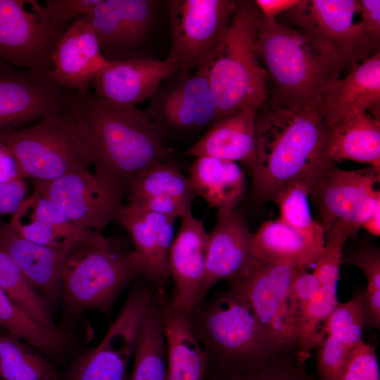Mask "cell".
Here are the masks:
<instances>
[{
  "instance_id": "47",
  "label": "cell",
  "mask_w": 380,
  "mask_h": 380,
  "mask_svg": "<svg viewBox=\"0 0 380 380\" xmlns=\"http://www.w3.org/2000/svg\"><path fill=\"white\" fill-rule=\"evenodd\" d=\"M23 179L18 162L11 149L0 139V182Z\"/></svg>"
},
{
  "instance_id": "43",
  "label": "cell",
  "mask_w": 380,
  "mask_h": 380,
  "mask_svg": "<svg viewBox=\"0 0 380 380\" xmlns=\"http://www.w3.org/2000/svg\"><path fill=\"white\" fill-rule=\"evenodd\" d=\"M320 288V283L313 273L302 269L297 271L289 293V310L293 327L297 312Z\"/></svg>"
},
{
  "instance_id": "38",
  "label": "cell",
  "mask_w": 380,
  "mask_h": 380,
  "mask_svg": "<svg viewBox=\"0 0 380 380\" xmlns=\"http://www.w3.org/2000/svg\"><path fill=\"white\" fill-rule=\"evenodd\" d=\"M358 267L363 272L367 283L363 292V308L366 324L379 329L380 327V251L370 243L358 244L346 255L342 264Z\"/></svg>"
},
{
  "instance_id": "22",
  "label": "cell",
  "mask_w": 380,
  "mask_h": 380,
  "mask_svg": "<svg viewBox=\"0 0 380 380\" xmlns=\"http://www.w3.org/2000/svg\"><path fill=\"white\" fill-rule=\"evenodd\" d=\"M8 224L29 241L71 251L99 234L74 225L49 199L34 190L11 215Z\"/></svg>"
},
{
  "instance_id": "28",
  "label": "cell",
  "mask_w": 380,
  "mask_h": 380,
  "mask_svg": "<svg viewBox=\"0 0 380 380\" xmlns=\"http://www.w3.org/2000/svg\"><path fill=\"white\" fill-rule=\"evenodd\" d=\"M196 194L218 210L236 208L246 190L243 169L235 162L201 156L189 167V177Z\"/></svg>"
},
{
  "instance_id": "7",
  "label": "cell",
  "mask_w": 380,
  "mask_h": 380,
  "mask_svg": "<svg viewBox=\"0 0 380 380\" xmlns=\"http://www.w3.org/2000/svg\"><path fill=\"white\" fill-rule=\"evenodd\" d=\"M0 139L14 155L23 179L53 180L90 170L89 150L68 112L1 134Z\"/></svg>"
},
{
  "instance_id": "37",
  "label": "cell",
  "mask_w": 380,
  "mask_h": 380,
  "mask_svg": "<svg viewBox=\"0 0 380 380\" xmlns=\"http://www.w3.org/2000/svg\"><path fill=\"white\" fill-rule=\"evenodd\" d=\"M308 198V186L296 181L281 190L274 202L279 206L281 221L323 249L324 232L319 222L312 218Z\"/></svg>"
},
{
  "instance_id": "23",
  "label": "cell",
  "mask_w": 380,
  "mask_h": 380,
  "mask_svg": "<svg viewBox=\"0 0 380 380\" xmlns=\"http://www.w3.org/2000/svg\"><path fill=\"white\" fill-rule=\"evenodd\" d=\"M85 17L74 21L60 38L53 55V74L65 87L87 91L108 65Z\"/></svg>"
},
{
  "instance_id": "20",
  "label": "cell",
  "mask_w": 380,
  "mask_h": 380,
  "mask_svg": "<svg viewBox=\"0 0 380 380\" xmlns=\"http://www.w3.org/2000/svg\"><path fill=\"white\" fill-rule=\"evenodd\" d=\"M316 107L329 127L365 111L380 119L379 50L331 83Z\"/></svg>"
},
{
  "instance_id": "34",
  "label": "cell",
  "mask_w": 380,
  "mask_h": 380,
  "mask_svg": "<svg viewBox=\"0 0 380 380\" xmlns=\"http://www.w3.org/2000/svg\"><path fill=\"white\" fill-rule=\"evenodd\" d=\"M129 203L148 197L172 196L192 202L196 194L175 163L156 165L133 179L126 188Z\"/></svg>"
},
{
  "instance_id": "25",
  "label": "cell",
  "mask_w": 380,
  "mask_h": 380,
  "mask_svg": "<svg viewBox=\"0 0 380 380\" xmlns=\"http://www.w3.org/2000/svg\"><path fill=\"white\" fill-rule=\"evenodd\" d=\"M258 110L247 108L217 121L185 154L239 161L251 173L255 159Z\"/></svg>"
},
{
  "instance_id": "51",
  "label": "cell",
  "mask_w": 380,
  "mask_h": 380,
  "mask_svg": "<svg viewBox=\"0 0 380 380\" xmlns=\"http://www.w3.org/2000/svg\"><path fill=\"white\" fill-rule=\"evenodd\" d=\"M61 380V379H60Z\"/></svg>"
},
{
  "instance_id": "1",
  "label": "cell",
  "mask_w": 380,
  "mask_h": 380,
  "mask_svg": "<svg viewBox=\"0 0 380 380\" xmlns=\"http://www.w3.org/2000/svg\"><path fill=\"white\" fill-rule=\"evenodd\" d=\"M255 159L251 195L260 203L300 181L308 188L324 170L335 165L327 154L329 127L315 106L264 110L256 115Z\"/></svg>"
},
{
  "instance_id": "3",
  "label": "cell",
  "mask_w": 380,
  "mask_h": 380,
  "mask_svg": "<svg viewBox=\"0 0 380 380\" xmlns=\"http://www.w3.org/2000/svg\"><path fill=\"white\" fill-rule=\"evenodd\" d=\"M259 56L272 80V108L317 105L345 69L334 47L319 36L261 17Z\"/></svg>"
},
{
  "instance_id": "15",
  "label": "cell",
  "mask_w": 380,
  "mask_h": 380,
  "mask_svg": "<svg viewBox=\"0 0 380 380\" xmlns=\"http://www.w3.org/2000/svg\"><path fill=\"white\" fill-rule=\"evenodd\" d=\"M144 112L153 125L157 122L176 130H194L217 122L208 61L189 74L178 72L165 80L151 96Z\"/></svg>"
},
{
  "instance_id": "35",
  "label": "cell",
  "mask_w": 380,
  "mask_h": 380,
  "mask_svg": "<svg viewBox=\"0 0 380 380\" xmlns=\"http://www.w3.org/2000/svg\"><path fill=\"white\" fill-rule=\"evenodd\" d=\"M0 288L24 312L43 327L60 331L49 306L12 258L0 249Z\"/></svg>"
},
{
  "instance_id": "14",
  "label": "cell",
  "mask_w": 380,
  "mask_h": 380,
  "mask_svg": "<svg viewBox=\"0 0 380 380\" xmlns=\"http://www.w3.org/2000/svg\"><path fill=\"white\" fill-rule=\"evenodd\" d=\"M357 10L356 0H300L285 14L289 25L329 42L345 69L350 70L370 53L379 50V42L366 32L362 22H353Z\"/></svg>"
},
{
  "instance_id": "45",
  "label": "cell",
  "mask_w": 380,
  "mask_h": 380,
  "mask_svg": "<svg viewBox=\"0 0 380 380\" xmlns=\"http://www.w3.org/2000/svg\"><path fill=\"white\" fill-rule=\"evenodd\" d=\"M27 185L24 179L0 182V215H13L26 199Z\"/></svg>"
},
{
  "instance_id": "9",
  "label": "cell",
  "mask_w": 380,
  "mask_h": 380,
  "mask_svg": "<svg viewBox=\"0 0 380 380\" xmlns=\"http://www.w3.org/2000/svg\"><path fill=\"white\" fill-rule=\"evenodd\" d=\"M67 28L53 24L34 0H0V60L52 72L53 55Z\"/></svg>"
},
{
  "instance_id": "41",
  "label": "cell",
  "mask_w": 380,
  "mask_h": 380,
  "mask_svg": "<svg viewBox=\"0 0 380 380\" xmlns=\"http://www.w3.org/2000/svg\"><path fill=\"white\" fill-rule=\"evenodd\" d=\"M294 350H288L271 360L262 368L232 378L236 380H312L305 371L298 357L296 360L289 355ZM232 379V378H231Z\"/></svg>"
},
{
  "instance_id": "17",
  "label": "cell",
  "mask_w": 380,
  "mask_h": 380,
  "mask_svg": "<svg viewBox=\"0 0 380 380\" xmlns=\"http://www.w3.org/2000/svg\"><path fill=\"white\" fill-rule=\"evenodd\" d=\"M178 72V63L170 56L164 60H108L91 85L99 97L120 105L136 106L151 98L162 82Z\"/></svg>"
},
{
  "instance_id": "21",
  "label": "cell",
  "mask_w": 380,
  "mask_h": 380,
  "mask_svg": "<svg viewBox=\"0 0 380 380\" xmlns=\"http://www.w3.org/2000/svg\"><path fill=\"white\" fill-rule=\"evenodd\" d=\"M0 249L18 265L27 281L39 291L47 305L61 296V277L72 251L29 241L18 235L8 223L0 220Z\"/></svg>"
},
{
  "instance_id": "49",
  "label": "cell",
  "mask_w": 380,
  "mask_h": 380,
  "mask_svg": "<svg viewBox=\"0 0 380 380\" xmlns=\"http://www.w3.org/2000/svg\"><path fill=\"white\" fill-rule=\"evenodd\" d=\"M361 228H364L370 234L380 235V203L377 205L371 215L364 222Z\"/></svg>"
},
{
  "instance_id": "12",
  "label": "cell",
  "mask_w": 380,
  "mask_h": 380,
  "mask_svg": "<svg viewBox=\"0 0 380 380\" xmlns=\"http://www.w3.org/2000/svg\"><path fill=\"white\" fill-rule=\"evenodd\" d=\"M298 270L289 263L253 259L245 272L229 281V290L247 303L264 331L285 348L294 350L289 293Z\"/></svg>"
},
{
  "instance_id": "5",
  "label": "cell",
  "mask_w": 380,
  "mask_h": 380,
  "mask_svg": "<svg viewBox=\"0 0 380 380\" xmlns=\"http://www.w3.org/2000/svg\"><path fill=\"white\" fill-rule=\"evenodd\" d=\"M262 14L254 1H239L229 25L208 61L218 121L243 109L259 108L268 77L258 41Z\"/></svg>"
},
{
  "instance_id": "33",
  "label": "cell",
  "mask_w": 380,
  "mask_h": 380,
  "mask_svg": "<svg viewBox=\"0 0 380 380\" xmlns=\"http://www.w3.org/2000/svg\"><path fill=\"white\" fill-rule=\"evenodd\" d=\"M129 360L120 346L103 342L78 356L59 377L61 380H127Z\"/></svg>"
},
{
  "instance_id": "39",
  "label": "cell",
  "mask_w": 380,
  "mask_h": 380,
  "mask_svg": "<svg viewBox=\"0 0 380 380\" xmlns=\"http://www.w3.org/2000/svg\"><path fill=\"white\" fill-rule=\"evenodd\" d=\"M349 234L348 227L338 224L327 238L324 248L317 258L312 272L322 287L337 291L343 248Z\"/></svg>"
},
{
  "instance_id": "18",
  "label": "cell",
  "mask_w": 380,
  "mask_h": 380,
  "mask_svg": "<svg viewBox=\"0 0 380 380\" xmlns=\"http://www.w3.org/2000/svg\"><path fill=\"white\" fill-rule=\"evenodd\" d=\"M156 1L99 0L84 16L107 60H120L148 30Z\"/></svg>"
},
{
  "instance_id": "50",
  "label": "cell",
  "mask_w": 380,
  "mask_h": 380,
  "mask_svg": "<svg viewBox=\"0 0 380 380\" xmlns=\"http://www.w3.org/2000/svg\"><path fill=\"white\" fill-rule=\"evenodd\" d=\"M208 380H222V379H208ZM227 380H236V379H234V378H232V379H227Z\"/></svg>"
},
{
  "instance_id": "29",
  "label": "cell",
  "mask_w": 380,
  "mask_h": 380,
  "mask_svg": "<svg viewBox=\"0 0 380 380\" xmlns=\"http://www.w3.org/2000/svg\"><path fill=\"white\" fill-rule=\"evenodd\" d=\"M324 248L317 246L280 219L264 222L253 234L251 243L253 259L289 263L303 270L314 265Z\"/></svg>"
},
{
  "instance_id": "42",
  "label": "cell",
  "mask_w": 380,
  "mask_h": 380,
  "mask_svg": "<svg viewBox=\"0 0 380 380\" xmlns=\"http://www.w3.org/2000/svg\"><path fill=\"white\" fill-rule=\"evenodd\" d=\"M99 0H46L45 11L56 26L68 28L74 21L84 17Z\"/></svg>"
},
{
  "instance_id": "32",
  "label": "cell",
  "mask_w": 380,
  "mask_h": 380,
  "mask_svg": "<svg viewBox=\"0 0 380 380\" xmlns=\"http://www.w3.org/2000/svg\"><path fill=\"white\" fill-rule=\"evenodd\" d=\"M11 334L0 335V380H60L53 362Z\"/></svg>"
},
{
  "instance_id": "31",
  "label": "cell",
  "mask_w": 380,
  "mask_h": 380,
  "mask_svg": "<svg viewBox=\"0 0 380 380\" xmlns=\"http://www.w3.org/2000/svg\"><path fill=\"white\" fill-rule=\"evenodd\" d=\"M0 326L37 349L51 362L65 356L71 334L49 330L20 309L0 288Z\"/></svg>"
},
{
  "instance_id": "13",
  "label": "cell",
  "mask_w": 380,
  "mask_h": 380,
  "mask_svg": "<svg viewBox=\"0 0 380 380\" xmlns=\"http://www.w3.org/2000/svg\"><path fill=\"white\" fill-rule=\"evenodd\" d=\"M34 190L49 199L74 225L94 232L118 220L125 195L122 188L90 170L53 180H34Z\"/></svg>"
},
{
  "instance_id": "40",
  "label": "cell",
  "mask_w": 380,
  "mask_h": 380,
  "mask_svg": "<svg viewBox=\"0 0 380 380\" xmlns=\"http://www.w3.org/2000/svg\"><path fill=\"white\" fill-rule=\"evenodd\" d=\"M336 380H380L376 346L362 341L350 353Z\"/></svg>"
},
{
  "instance_id": "48",
  "label": "cell",
  "mask_w": 380,
  "mask_h": 380,
  "mask_svg": "<svg viewBox=\"0 0 380 380\" xmlns=\"http://www.w3.org/2000/svg\"><path fill=\"white\" fill-rule=\"evenodd\" d=\"M300 0H256L255 4L262 17L269 21L277 20L276 18L295 7Z\"/></svg>"
},
{
  "instance_id": "19",
  "label": "cell",
  "mask_w": 380,
  "mask_h": 380,
  "mask_svg": "<svg viewBox=\"0 0 380 380\" xmlns=\"http://www.w3.org/2000/svg\"><path fill=\"white\" fill-rule=\"evenodd\" d=\"M181 218L169 253V272L174 284L170 300L178 310L191 313L205 274L208 233L203 222L191 211Z\"/></svg>"
},
{
  "instance_id": "26",
  "label": "cell",
  "mask_w": 380,
  "mask_h": 380,
  "mask_svg": "<svg viewBox=\"0 0 380 380\" xmlns=\"http://www.w3.org/2000/svg\"><path fill=\"white\" fill-rule=\"evenodd\" d=\"M167 216L141 209L132 203L123 205L118 220L130 234L135 251L146 265L145 277L161 284L170 277L168 259L174 240V229L160 226Z\"/></svg>"
},
{
  "instance_id": "46",
  "label": "cell",
  "mask_w": 380,
  "mask_h": 380,
  "mask_svg": "<svg viewBox=\"0 0 380 380\" xmlns=\"http://www.w3.org/2000/svg\"><path fill=\"white\" fill-rule=\"evenodd\" d=\"M362 15L360 20L366 32L375 40L380 39V1H358V10Z\"/></svg>"
},
{
  "instance_id": "24",
  "label": "cell",
  "mask_w": 380,
  "mask_h": 380,
  "mask_svg": "<svg viewBox=\"0 0 380 380\" xmlns=\"http://www.w3.org/2000/svg\"><path fill=\"white\" fill-rule=\"evenodd\" d=\"M366 325L363 292L346 303H338L324 321L323 338L317 353V365L322 380H336L350 353L362 340Z\"/></svg>"
},
{
  "instance_id": "6",
  "label": "cell",
  "mask_w": 380,
  "mask_h": 380,
  "mask_svg": "<svg viewBox=\"0 0 380 380\" xmlns=\"http://www.w3.org/2000/svg\"><path fill=\"white\" fill-rule=\"evenodd\" d=\"M146 271L145 260L135 250L122 251L99 234L68 257L61 277L65 314L75 317L96 310L108 315L125 287Z\"/></svg>"
},
{
  "instance_id": "4",
  "label": "cell",
  "mask_w": 380,
  "mask_h": 380,
  "mask_svg": "<svg viewBox=\"0 0 380 380\" xmlns=\"http://www.w3.org/2000/svg\"><path fill=\"white\" fill-rule=\"evenodd\" d=\"M194 333L213 365L231 378L255 372L288 350L268 335L247 303L231 291L205 299L190 313Z\"/></svg>"
},
{
  "instance_id": "27",
  "label": "cell",
  "mask_w": 380,
  "mask_h": 380,
  "mask_svg": "<svg viewBox=\"0 0 380 380\" xmlns=\"http://www.w3.org/2000/svg\"><path fill=\"white\" fill-rule=\"evenodd\" d=\"M327 154L334 163H367L380 172V119L365 111L329 127Z\"/></svg>"
},
{
  "instance_id": "11",
  "label": "cell",
  "mask_w": 380,
  "mask_h": 380,
  "mask_svg": "<svg viewBox=\"0 0 380 380\" xmlns=\"http://www.w3.org/2000/svg\"><path fill=\"white\" fill-rule=\"evenodd\" d=\"M233 0L168 1L172 46L169 52L179 73L204 65L227 30L236 8Z\"/></svg>"
},
{
  "instance_id": "36",
  "label": "cell",
  "mask_w": 380,
  "mask_h": 380,
  "mask_svg": "<svg viewBox=\"0 0 380 380\" xmlns=\"http://www.w3.org/2000/svg\"><path fill=\"white\" fill-rule=\"evenodd\" d=\"M337 291L322 287L297 312L293 322L295 344L299 360L304 362L321 343L319 327L336 306Z\"/></svg>"
},
{
  "instance_id": "44",
  "label": "cell",
  "mask_w": 380,
  "mask_h": 380,
  "mask_svg": "<svg viewBox=\"0 0 380 380\" xmlns=\"http://www.w3.org/2000/svg\"><path fill=\"white\" fill-rule=\"evenodd\" d=\"M129 203L143 210L176 219L191 212V202L172 196L148 197Z\"/></svg>"
},
{
  "instance_id": "10",
  "label": "cell",
  "mask_w": 380,
  "mask_h": 380,
  "mask_svg": "<svg viewBox=\"0 0 380 380\" xmlns=\"http://www.w3.org/2000/svg\"><path fill=\"white\" fill-rule=\"evenodd\" d=\"M53 72L15 67L0 60V134L70 108L75 92Z\"/></svg>"
},
{
  "instance_id": "30",
  "label": "cell",
  "mask_w": 380,
  "mask_h": 380,
  "mask_svg": "<svg viewBox=\"0 0 380 380\" xmlns=\"http://www.w3.org/2000/svg\"><path fill=\"white\" fill-rule=\"evenodd\" d=\"M134 356L129 380H169L162 315L153 293L141 322Z\"/></svg>"
},
{
  "instance_id": "16",
  "label": "cell",
  "mask_w": 380,
  "mask_h": 380,
  "mask_svg": "<svg viewBox=\"0 0 380 380\" xmlns=\"http://www.w3.org/2000/svg\"><path fill=\"white\" fill-rule=\"evenodd\" d=\"M252 236L242 212L236 208L218 210L216 224L208 233L205 270L196 305L218 281H230L248 268L253 261Z\"/></svg>"
},
{
  "instance_id": "8",
  "label": "cell",
  "mask_w": 380,
  "mask_h": 380,
  "mask_svg": "<svg viewBox=\"0 0 380 380\" xmlns=\"http://www.w3.org/2000/svg\"><path fill=\"white\" fill-rule=\"evenodd\" d=\"M380 172L372 167L356 170L338 169L335 165L322 171L308 186V196L316 207L325 238L338 224L349 228L355 238L364 222L380 203L375 189Z\"/></svg>"
},
{
  "instance_id": "2",
  "label": "cell",
  "mask_w": 380,
  "mask_h": 380,
  "mask_svg": "<svg viewBox=\"0 0 380 380\" xmlns=\"http://www.w3.org/2000/svg\"><path fill=\"white\" fill-rule=\"evenodd\" d=\"M67 112L87 146L95 172L125 191L139 175L174 161L160 133L136 106L75 91Z\"/></svg>"
}]
</instances>
